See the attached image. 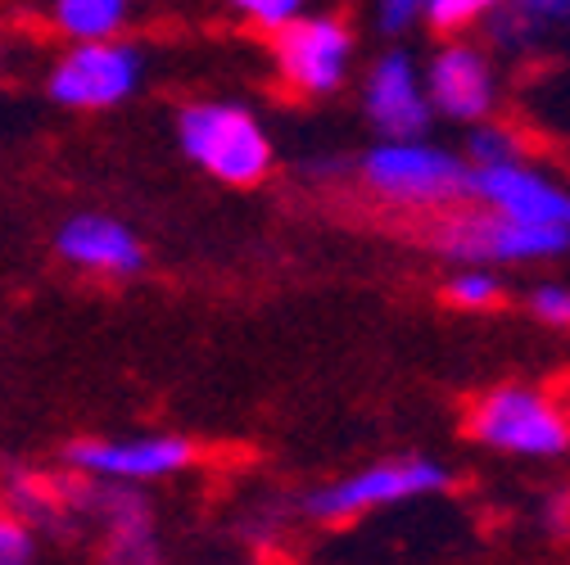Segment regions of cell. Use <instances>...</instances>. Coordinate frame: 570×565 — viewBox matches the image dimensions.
<instances>
[{"instance_id":"obj_19","label":"cell","mask_w":570,"mask_h":565,"mask_svg":"<svg viewBox=\"0 0 570 565\" xmlns=\"http://www.w3.org/2000/svg\"><path fill=\"white\" fill-rule=\"evenodd\" d=\"M521 150L508 131L498 127H475L471 131V168H484V163H517Z\"/></svg>"},{"instance_id":"obj_5","label":"cell","mask_w":570,"mask_h":565,"mask_svg":"<svg viewBox=\"0 0 570 565\" xmlns=\"http://www.w3.org/2000/svg\"><path fill=\"white\" fill-rule=\"evenodd\" d=\"M425 240L435 254L462 262H539L570 249V227L517 222L493 208H444Z\"/></svg>"},{"instance_id":"obj_6","label":"cell","mask_w":570,"mask_h":565,"mask_svg":"<svg viewBox=\"0 0 570 565\" xmlns=\"http://www.w3.org/2000/svg\"><path fill=\"white\" fill-rule=\"evenodd\" d=\"M140 78H146V59L127 41H73L55 68H50V100L63 109H114L122 105Z\"/></svg>"},{"instance_id":"obj_10","label":"cell","mask_w":570,"mask_h":565,"mask_svg":"<svg viewBox=\"0 0 570 565\" xmlns=\"http://www.w3.org/2000/svg\"><path fill=\"white\" fill-rule=\"evenodd\" d=\"M466 199H475L480 208H493V214H508L517 222L570 227V195L552 177L525 168L521 159L471 168L466 172Z\"/></svg>"},{"instance_id":"obj_12","label":"cell","mask_w":570,"mask_h":565,"mask_svg":"<svg viewBox=\"0 0 570 565\" xmlns=\"http://www.w3.org/2000/svg\"><path fill=\"white\" fill-rule=\"evenodd\" d=\"M55 254L82 271L100 276H136L146 267V249L140 240L109 214H78L55 231Z\"/></svg>"},{"instance_id":"obj_21","label":"cell","mask_w":570,"mask_h":565,"mask_svg":"<svg viewBox=\"0 0 570 565\" xmlns=\"http://www.w3.org/2000/svg\"><path fill=\"white\" fill-rule=\"evenodd\" d=\"M530 313L548 326H570V290L566 286H539L530 295Z\"/></svg>"},{"instance_id":"obj_15","label":"cell","mask_w":570,"mask_h":565,"mask_svg":"<svg viewBox=\"0 0 570 565\" xmlns=\"http://www.w3.org/2000/svg\"><path fill=\"white\" fill-rule=\"evenodd\" d=\"M561 23H570V0H508L503 10H493V41L525 46Z\"/></svg>"},{"instance_id":"obj_9","label":"cell","mask_w":570,"mask_h":565,"mask_svg":"<svg viewBox=\"0 0 570 565\" xmlns=\"http://www.w3.org/2000/svg\"><path fill=\"white\" fill-rule=\"evenodd\" d=\"M68 488H73V498L82 503L78 512H91L105 521V561L109 565H159L164 561L150 503L140 498L131 484L82 479V484H68Z\"/></svg>"},{"instance_id":"obj_2","label":"cell","mask_w":570,"mask_h":565,"mask_svg":"<svg viewBox=\"0 0 570 565\" xmlns=\"http://www.w3.org/2000/svg\"><path fill=\"white\" fill-rule=\"evenodd\" d=\"M466 172L471 163L453 159L449 150L416 146V140H385L367 150L358 163L363 186L407 214H444L466 199Z\"/></svg>"},{"instance_id":"obj_1","label":"cell","mask_w":570,"mask_h":565,"mask_svg":"<svg viewBox=\"0 0 570 565\" xmlns=\"http://www.w3.org/2000/svg\"><path fill=\"white\" fill-rule=\"evenodd\" d=\"M181 155L223 186H258L272 172V136L232 100H195L177 113Z\"/></svg>"},{"instance_id":"obj_23","label":"cell","mask_w":570,"mask_h":565,"mask_svg":"<svg viewBox=\"0 0 570 565\" xmlns=\"http://www.w3.org/2000/svg\"><path fill=\"white\" fill-rule=\"evenodd\" d=\"M539 525H543V529H548L552 538L570 534V493H566V488H557V493H548V498H543Z\"/></svg>"},{"instance_id":"obj_7","label":"cell","mask_w":570,"mask_h":565,"mask_svg":"<svg viewBox=\"0 0 570 565\" xmlns=\"http://www.w3.org/2000/svg\"><path fill=\"white\" fill-rule=\"evenodd\" d=\"M199 448L186 435H136V439H73L63 448V462L82 479L105 484H150L181 475Z\"/></svg>"},{"instance_id":"obj_11","label":"cell","mask_w":570,"mask_h":565,"mask_svg":"<svg viewBox=\"0 0 570 565\" xmlns=\"http://www.w3.org/2000/svg\"><path fill=\"white\" fill-rule=\"evenodd\" d=\"M431 100L421 91L416 63L407 50H390L367 73V118L385 140H421L431 127Z\"/></svg>"},{"instance_id":"obj_18","label":"cell","mask_w":570,"mask_h":565,"mask_svg":"<svg viewBox=\"0 0 570 565\" xmlns=\"http://www.w3.org/2000/svg\"><path fill=\"white\" fill-rule=\"evenodd\" d=\"M449 299L462 304V308H493L498 299H503V290H498V276H489L484 267H462L449 280Z\"/></svg>"},{"instance_id":"obj_3","label":"cell","mask_w":570,"mask_h":565,"mask_svg":"<svg viewBox=\"0 0 570 565\" xmlns=\"http://www.w3.org/2000/svg\"><path fill=\"white\" fill-rule=\"evenodd\" d=\"M449 484H453V470L435 457H385V462H372V466L353 470L335 484L304 493L299 512L313 521L340 525V521H358V516L381 512V507L431 498V493H444Z\"/></svg>"},{"instance_id":"obj_20","label":"cell","mask_w":570,"mask_h":565,"mask_svg":"<svg viewBox=\"0 0 570 565\" xmlns=\"http://www.w3.org/2000/svg\"><path fill=\"white\" fill-rule=\"evenodd\" d=\"M232 10H240L245 19L263 23V28H281V23H291L304 14V0H232Z\"/></svg>"},{"instance_id":"obj_17","label":"cell","mask_w":570,"mask_h":565,"mask_svg":"<svg viewBox=\"0 0 570 565\" xmlns=\"http://www.w3.org/2000/svg\"><path fill=\"white\" fill-rule=\"evenodd\" d=\"M0 565H37V529L0 507Z\"/></svg>"},{"instance_id":"obj_16","label":"cell","mask_w":570,"mask_h":565,"mask_svg":"<svg viewBox=\"0 0 570 565\" xmlns=\"http://www.w3.org/2000/svg\"><path fill=\"white\" fill-rule=\"evenodd\" d=\"M503 6L508 0H425V19H431V28H440V32H458V28L480 23L493 10H503Z\"/></svg>"},{"instance_id":"obj_14","label":"cell","mask_w":570,"mask_h":565,"mask_svg":"<svg viewBox=\"0 0 570 565\" xmlns=\"http://www.w3.org/2000/svg\"><path fill=\"white\" fill-rule=\"evenodd\" d=\"M50 19L73 41H109L131 19V0H50Z\"/></svg>"},{"instance_id":"obj_8","label":"cell","mask_w":570,"mask_h":565,"mask_svg":"<svg viewBox=\"0 0 570 565\" xmlns=\"http://www.w3.org/2000/svg\"><path fill=\"white\" fill-rule=\"evenodd\" d=\"M272 54L281 78L304 96H331L348 78L353 32L340 19H291L272 37Z\"/></svg>"},{"instance_id":"obj_4","label":"cell","mask_w":570,"mask_h":565,"mask_svg":"<svg viewBox=\"0 0 570 565\" xmlns=\"http://www.w3.org/2000/svg\"><path fill=\"white\" fill-rule=\"evenodd\" d=\"M466 435L493 453L552 462L570 453V420L530 385H498L466 412Z\"/></svg>"},{"instance_id":"obj_13","label":"cell","mask_w":570,"mask_h":565,"mask_svg":"<svg viewBox=\"0 0 570 565\" xmlns=\"http://www.w3.org/2000/svg\"><path fill=\"white\" fill-rule=\"evenodd\" d=\"M425 100L444 118L475 122L493 109V68L475 46H444L425 68Z\"/></svg>"},{"instance_id":"obj_22","label":"cell","mask_w":570,"mask_h":565,"mask_svg":"<svg viewBox=\"0 0 570 565\" xmlns=\"http://www.w3.org/2000/svg\"><path fill=\"white\" fill-rule=\"evenodd\" d=\"M425 14V0H381V32L394 37V32H407L416 19Z\"/></svg>"}]
</instances>
